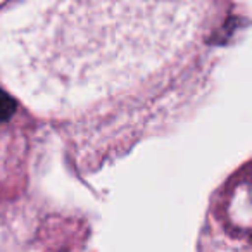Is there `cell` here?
I'll use <instances>...</instances> for the list:
<instances>
[{
	"mask_svg": "<svg viewBox=\"0 0 252 252\" xmlns=\"http://www.w3.org/2000/svg\"><path fill=\"white\" fill-rule=\"evenodd\" d=\"M40 121L0 81V206L26 192Z\"/></svg>",
	"mask_w": 252,
	"mask_h": 252,
	"instance_id": "2",
	"label": "cell"
},
{
	"mask_svg": "<svg viewBox=\"0 0 252 252\" xmlns=\"http://www.w3.org/2000/svg\"><path fill=\"white\" fill-rule=\"evenodd\" d=\"M230 14V0H21L0 14V81L94 173L195 107Z\"/></svg>",
	"mask_w": 252,
	"mask_h": 252,
	"instance_id": "1",
	"label": "cell"
}]
</instances>
